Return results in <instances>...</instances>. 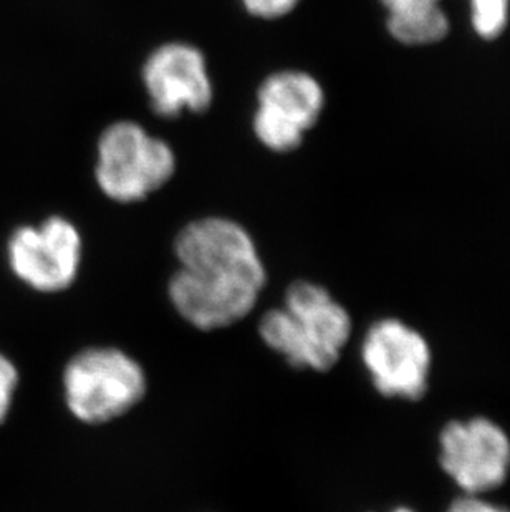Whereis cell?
<instances>
[{"label": "cell", "mask_w": 510, "mask_h": 512, "mask_svg": "<svg viewBox=\"0 0 510 512\" xmlns=\"http://www.w3.org/2000/svg\"><path fill=\"white\" fill-rule=\"evenodd\" d=\"M82 261V234L62 216L45 219L39 226L15 229L7 242V262L15 279L40 294L70 289Z\"/></svg>", "instance_id": "cell-5"}, {"label": "cell", "mask_w": 510, "mask_h": 512, "mask_svg": "<svg viewBox=\"0 0 510 512\" xmlns=\"http://www.w3.org/2000/svg\"><path fill=\"white\" fill-rule=\"evenodd\" d=\"M510 0H471L472 27L482 39H497L509 22Z\"/></svg>", "instance_id": "cell-11"}, {"label": "cell", "mask_w": 510, "mask_h": 512, "mask_svg": "<svg viewBox=\"0 0 510 512\" xmlns=\"http://www.w3.org/2000/svg\"><path fill=\"white\" fill-rule=\"evenodd\" d=\"M63 400L85 425H105L140 405L148 392L145 368L118 347L97 345L75 353L63 368Z\"/></svg>", "instance_id": "cell-3"}, {"label": "cell", "mask_w": 510, "mask_h": 512, "mask_svg": "<svg viewBox=\"0 0 510 512\" xmlns=\"http://www.w3.org/2000/svg\"><path fill=\"white\" fill-rule=\"evenodd\" d=\"M323 105L325 93L312 75L299 70L269 75L257 92L255 136L275 153L295 150L322 115Z\"/></svg>", "instance_id": "cell-6"}, {"label": "cell", "mask_w": 510, "mask_h": 512, "mask_svg": "<svg viewBox=\"0 0 510 512\" xmlns=\"http://www.w3.org/2000/svg\"><path fill=\"white\" fill-rule=\"evenodd\" d=\"M174 254L179 267L169 277V302L186 324L203 332L246 319L267 284L254 239L232 219L211 216L186 224Z\"/></svg>", "instance_id": "cell-1"}, {"label": "cell", "mask_w": 510, "mask_h": 512, "mask_svg": "<svg viewBox=\"0 0 510 512\" xmlns=\"http://www.w3.org/2000/svg\"><path fill=\"white\" fill-rule=\"evenodd\" d=\"M141 78L158 116L203 113L211 107V77L203 52L184 42H169L146 58Z\"/></svg>", "instance_id": "cell-9"}, {"label": "cell", "mask_w": 510, "mask_h": 512, "mask_svg": "<svg viewBox=\"0 0 510 512\" xmlns=\"http://www.w3.org/2000/svg\"><path fill=\"white\" fill-rule=\"evenodd\" d=\"M448 512H509L506 508H499L494 504L486 503L481 499L474 498H461L453 503V506L449 508Z\"/></svg>", "instance_id": "cell-14"}, {"label": "cell", "mask_w": 510, "mask_h": 512, "mask_svg": "<svg viewBox=\"0 0 510 512\" xmlns=\"http://www.w3.org/2000/svg\"><path fill=\"white\" fill-rule=\"evenodd\" d=\"M176 171L171 146L135 121H116L98 140L95 178L106 198L138 203L168 183Z\"/></svg>", "instance_id": "cell-4"}, {"label": "cell", "mask_w": 510, "mask_h": 512, "mask_svg": "<svg viewBox=\"0 0 510 512\" xmlns=\"http://www.w3.org/2000/svg\"><path fill=\"white\" fill-rule=\"evenodd\" d=\"M19 382V368L12 362V358L0 352V425L7 420L12 410Z\"/></svg>", "instance_id": "cell-12"}, {"label": "cell", "mask_w": 510, "mask_h": 512, "mask_svg": "<svg viewBox=\"0 0 510 512\" xmlns=\"http://www.w3.org/2000/svg\"><path fill=\"white\" fill-rule=\"evenodd\" d=\"M300 0H242L249 14L259 19H279L297 7Z\"/></svg>", "instance_id": "cell-13"}, {"label": "cell", "mask_w": 510, "mask_h": 512, "mask_svg": "<svg viewBox=\"0 0 510 512\" xmlns=\"http://www.w3.org/2000/svg\"><path fill=\"white\" fill-rule=\"evenodd\" d=\"M395 512H411V511H408V509H396Z\"/></svg>", "instance_id": "cell-15"}, {"label": "cell", "mask_w": 510, "mask_h": 512, "mask_svg": "<svg viewBox=\"0 0 510 512\" xmlns=\"http://www.w3.org/2000/svg\"><path fill=\"white\" fill-rule=\"evenodd\" d=\"M259 335L290 367L327 372L352 335V319L325 287L295 281L285 290L282 307L262 315Z\"/></svg>", "instance_id": "cell-2"}, {"label": "cell", "mask_w": 510, "mask_h": 512, "mask_svg": "<svg viewBox=\"0 0 510 512\" xmlns=\"http://www.w3.org/2000/svg\"><path fill=\"white\" fill-rule=\"evenodd\" d=\"M388 30L398 42L413 47L438 44L449 32L441 0H381Z\"/></svg>", "instance_id": "cell-10"}, {"label": "cell", "mask_w": 510, "mask_h": 512, "mask_svg": "<svg viewBox=\"0 0 510 512\" xmlns=\"http://www.w3.org/2000/svg\"><path fill=\"white\" fill-rule=\"evenodd\" d=\"M441 446L443 468L467 493H486L506 481L510 440L494 421H453L443 430Z\"/></svg>", "instance_id": "cell-8"}, {"label": "cell", "mask_w": 510, "mask_h": 512, "mask_svg": "<svg viewBox=\"0 0 510 512\" xmlns=\"http://www.w3.org/2000/svg\"><path fill=\"white\" fill-rule=\"evenodd\" d=\"M361 357L381 395L419 400L426 392L428 343L400 320L376 322L363 340Z\"/></svg>", "instance_id": "cell-7"}]
</instances>
